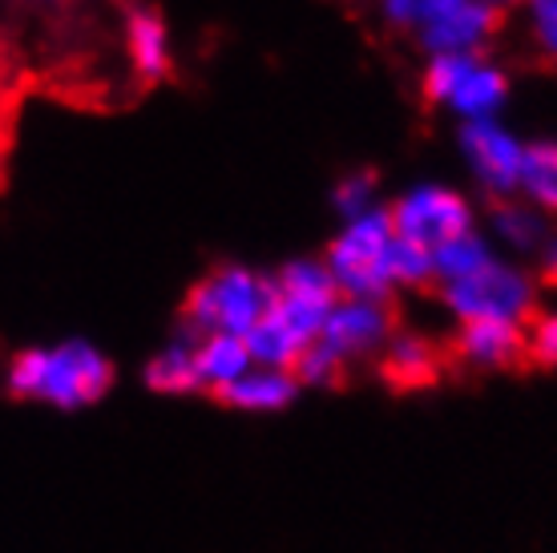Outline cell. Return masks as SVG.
<instances>
[{
    "instance_id": "obj_1",
    "label": "cell",
    "mask_w": 557,
    "mask_h": 553,
    "mask_svg": "<svg viewBox=\"0 0 557 553\" xmlns=\"http://www.w3.org/2000/svg\"><path fill=\"white\" fill-rule=\"evenodd\" d=\"M335 299H339V287L327 275V267L311 259L287 263L271 279V304L263 319L247 332L251 360L263 368L295 372L299 356L320 340L323 319L332 316Z\"/></svg>"
},
{
    "instance_id": "obj_2",
    "label": "cell",
    "mask_w": 557,
    "mask_h": 553,
    "mask_svg": "<svg viewBox=\"0 0 557 553\" xmlns=\"http://www.w3.org/2000/svg\"><path fill=\"white\" fill-rule=\"evenodd\" d=\"M323 267L335 279L339 295H356V299H384L392 287L429 283L424 250L408 247L405 238L396 235L388 210H372V214L351 219L335 235Z\"/></svg>"
},
{
    "instance_id": "obj_3",
    "label": "cell",
    "mask_w": 557,
    "mask_h": 553,
    "mask_svg": "<svg viewBox=\"0 0 557 553\" xmlns=\"http://www.w3.org/2000/svg\"><path fill=\"white\" fill-rule=\"evenodd\" d=\"M113 384V368L98 347L70 340L53 347H28L9 368V392L21 401L53 408H89Z\"/></svg>"
},
{
    "instance_id": "obj_4",
    "label": "cell",
    "mask_w": 557,
    "mask_h": 553,
    "mask_svg": "<svg viewBox=\"0 0 557 553\" xmlns=\"http://www.w3.org/2000/svg\"><path fill=\"white\" fill-rule=\"evenodd\" d=\"M271 304V279L247 267L210 271L186 299V332L190 335H247Z\"/></svg>"
},
{
    "instance_id": "obj_5",
    "label": "cell",
    "mask_w": 557,
    "mask_h": 553,
    "mask_svg": "<svg viewBox=\"0 0 557 553\" xmlns=\"http://www.w3.org/2000/svg\"><path fill=\"white\" fill-rule=\"evenodd\" d=\"M424 89L436 106L457 113L460 122H485L505 106L509 82L505 73L481 53H445L432 57L424 73Z\"/></svg>"
},
{
    "instance_id": "obj_6",
    "label": "cell",
    "mask_w": 557,
    "mask_h": 553,
    "mask_svg": "<svg viewBox=\"0 0 557 553\" xmlns=\"http://www.w3.org/2000/svg\"><path fill=\"white\" fill-rule=\"evenodd\" d=\"M445 307L460 323H525L533 311V283L530 275H521L517 267L488 259L485 267H476L473 275L445 283L441 287Z\"/></svg>"
},
{
    "instance_id": "obj_7",
    "label": "cell",
    "mask_w": 557,
    "mask_h": 553,
    "mask_svg": "<svg viewBox=\"0 0 557 553\" xmlns=\"http://www.w3.org/2000/svg\"><path fill=\"white\" fill-rule=\"evenodd\" d=\"M396 235L405 238L408 247L424 250L432 259V250L453 243V238L473 231V207L448 186H417L408 191L396 207L388 210Z\"/></svg>"
},
{
    "instance_id": "obj_8",
    "label": "cell",
    "mask_w": 557,
    "mask_h": 553,
    "mask_svg": "<svg viewBox=\"0 0 557 553\" xmlns=\"http://www.w3.org/2000/svg\"><path fill=\"white\" fill-rule=\"evenodd\" d=\"M392 316L384 299H356V295H339L332 316L323 319L320 340L315 344L332 356V360L348 364L360 356H372L380 347H388Z\"/></svg>"
},
{
    "instance_id": "obj_9",
    "label": "cell",
    "mask_w": 557,
    "mask_h": 553,
    "mask_svg": "<svg viewBox=\"0 0 557 553\" xmlns=\"http://www.w3.org/2000/svg\"><path fill=\"white\" fill-rule=\"evenodd\" d=\"M460 150L469 158V170L488 194H517V179H521V158L525 146L497 125V118L485 122H465L460 130Z\"/></svg>"
},
{
    "instance_id": "obj_10",
    "label": "cell",
    "mask_w": 557,
    "mask_h": 553,
    "mask_svg": "<svg viewBox=\"0 0 557 553\" xmlns=\"http://www.w3.org/2000/svg\"><path fill=\"white\" fill-rule=\"evenodd\" d=\"M195 368L198 388H207V392L231 388L238 376L255 368L247 335H195Z\"/></svg>"
},
{
    "instance_id": "obj_11",
    "label": "cell",
    "mask_w": 557,
    "mask_h": 553,
    "mask_svg": "<svg viewBox=\"0 0 557 553\" xmlns=\"http://www.w3.org/2000/svg\"><path fill=\"white\" fill-rule=\"evenodd\" d=\"M460 360L476 364V368H505L525 356V332L521 323H460L457 340Z\"/></svg>"
},
{
    "instance_id": "obj_12",
    "label": "cell",
    "mask_w": 557,
    "mask_h": 553,
    "mask_svg": "<svg viewBox=\"0 0 557 553\" xmlns=\"http://www.w3.org/2000/svg\"><path fill=\"white\" fill-rule=\"evenodd\" d=\"M295 372H283V368H263L255 364L251 372H243L231 388H223V396L231 408L238 413H278L295 401Z\"/></svg>"
},
{
    "instance_id": "obj_13",
    "label": "cell",
    "mask_w": 557,
    "mask_h": 553,
    "mask_svg": "<svg viewBox=\"0 0 557 553\" xmlns=\"http://www.w3.org/2000/svg\"><path fill=\"white\" fill-rule=\"evenodd\" d=\"M126 53L129 65L138 77L146 82H158L166 77L170 70V33L162 25V16L146 13V9H134L126 21Z\"/></svg>"
},
{
    "instance_id": "obj_14",
    "label": "cell",
    "mask_w": 557,
    "mask_h": 553,
    "mask_svg": "<svg viewBox=\"0 0 557 553\" xmlns=\"http://www.w3.org/2000/svg\"><path fill=\"white\" fill-rule=\"evenodd\" d=\"M517 194L533 210L557 214V142H533V146H525Z\"/></svg>"
},
{
    "instance_id": "obj_15",
    "label": "cell",
    "mask_w": 557,
    "mask_h": 553,
    "mask_svg": "<svg viewBox=\"0 0 557 553\" xmlns=\"http://www.w3.org/2000/svg\"><path fill=\"white\" fill-rule=\"evenodd\" d=\"M146 384L153 392H170V396H186L198 392V368H195V335L186 332L178 344H170L166 352H158L146 368Z\"/></svg>"
},
{
    "instance_id": "obj_16",
    "label": "cell",
    "mask_w": 557,
    "mask_h": 553,
    "mask_svg": "<svg viewBox=\"0 0 557 553\" xmlns=\"http://www.w3.org/2000/svg\"><path fill=\"white\" fill-rule=\"evenodd\" d=\"M493 255H488V243L476 231H469V235L453 238V243H445V247L432 250V283H457V279L473 275L476 267H485Z\"/></svg>"
},
{
    "instance_id": "obj_17",
    "label": "cell",
    "mask_w": 557,
    "mask_h": 553,
    "mask_svg": "<svg viewBox=\"0 0 557 553\" xmlns=\"http://www.w3.org/2000/svg\"><path fill=\"white\" fill-rule=\"evenodd\" d=\"M384 356H388V376L396 384H429L432 372H436V352L417 335L392 340Z\"/></svg>"
},
{
    "instance_id": "obj_18",
    "label": "cell",
    "mask_w": 557,
    "mask_h": 553,
    "mask_svg": "<svg viewBox=\"0 0 557 553\" xmlns=\"http://www.w3.org/2000/svg\"><path fill=\"white\" fill-rule=\"evenodd\" d=\"M493 226H497V235H502L513 250L545 247V222L530 202H517V207L513 202H502L497 214H493Z\"/></svg>"
},
{
    "instance_id": "obj_19",
    "label": "cell",
    "mask_w": 557,
    "mask_h": 553,
    "mask_svg": "<svg viewBox=\"0 0 557 553\" xmlns=\"http://www.w3.org/2000/svg\"><path fill=\"white\" fill-rule=\"evenodd\" d=\"M384 4V16H388L396 28H405L412 37H420L424 28L445 13L453 0H380Z\"/></svg>"
},
{
    "instance_id": "obj_20",
    "label": "cell",
    "mask_w": 557,
    "mask_h": 553,
    "mask_svg": "<svg viewBox=\"0 0 557 553\" xmlns=\"http://www.w3.org/2000/svg\"><path fill=\"white\" fill-rule=\"evenodd\" d=\"M335 210L344 219H360V214H372L376 210V179L372 174H348V179L335 186Z\"/></svg>"
},
{
    "instance_id": "obj_21",
    "label": "cell",
    "mask_w": 557,
    "mask_h": 553,
    "mask_svg": "<svg viewBox=\"0 0 557 553\" xmlns=\"http://www.w3.org/2000/svg\"><path fill=\"white\" fill-rule=\"evenodd\" d=\"M525 9H530L533 45H537L549 61H557V0H525Z\"/></svg>"
},
{
    "instance_id": "obj_22",
    "label": "cell",
    "mask_w": 557,
    "mask_h": 553,
    "mask_svg": "<svg viewBox=\"0 0 557 553\" xmlns=\"http://www.w3.org/2000/svg\"><path fill=\"white\" fill-rule=\"evenodd\" d=\"M525 352L545 368H557V311H549V316L533 323V332L525 335Z\"/></svg>"
},
{
    "instance_id": "obj_23",
    "label": "cell",
    "mask_w": 557,
    "mask_h": 553,
    "mask_svg": "<svg viewBox=\"0 0 557 553\" xmlns=\"http://www.w3.org/2000/svg\"><path fill=\"white\" fill-rule=\"evenodd\" d=\"M545 275L557 283V238L554 243H545Z\"/></svg>"
},
{
    "instance_id": "obj_24",
    "label": "cell",
    "mask_w": 557,
    "mask_h": 553,
    "mask_svg": "<svg viewBox=\"0 0 557 553\" xmlns=\"http://www.w3.org/2000/svg\"><path fill=\"white\" fill-rule=\"evenodd\" d=\"M485 4H493V9H502V4H513V0H485Z\"/></svg>"
}]
</instances>
